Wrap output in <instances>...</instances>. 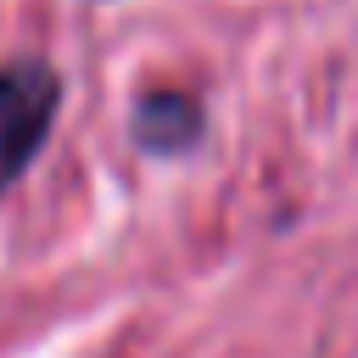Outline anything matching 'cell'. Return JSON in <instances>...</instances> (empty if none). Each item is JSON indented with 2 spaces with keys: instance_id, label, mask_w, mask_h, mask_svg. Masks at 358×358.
<instances>
[{
  "instance_id": "cell-1",
  "label": "cell",
  "mask_w": 358,
  "mask_h": 358,
  "mask_svg": "<svg viewBox=\"0 0 358 358\" xmlns=\"http://www.w3.org/2000/svg\"><path fill=\"white\" fill-rule=\"evenodd\" d=\"M62 106V84L45 62H6L0 67V190L28 173Z\"/></svg>"
},
{
  "instance_id": "cell-2",
  "label": "cell",
  "mask_w": 358,
  "mask_h": 358,
  "mask_svg": "<svg viewBox=\"0 0 358 358\" xmlns=\"http://www.w3.org/2000/svg\"><path fill=\"white\" fill-rule=\"evenodd\" d=\"M134 134H140L145 151H179V145H190V140L201 134V112H196L190 95H168V90H162V95H145V101H140Z\"/></svg>"
}]
</instances>
